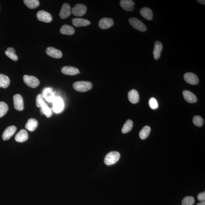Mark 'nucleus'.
Segmentation results:
<instances>
[{"instance_id": "obj_24", "label": "nucleus", "mask_w": 205, "mask_h": 205, "mask_svg": "<svg viewBox=\"0 0 205 205\" xmlns=\"http://www.w3.org/2000/svg\"><path fill=\"white\" fill-rule=\"evenodd\" d=\"M38 122L36 119L34 118H31L27 121L25 125V128L30 131H34L37 128Z\"/></svg>"}, {"instance_id": "obj_4", "label": "nucleus", "mask_w": 205, "mask_h": 205, "mask_svg": "<svg viewBox=\"0 0 205 205\" xmlns=\"http://www.w3.org/2000/svg\"><path fill=\"white\" fill-rule=\"evenodd\" d=\"M129 23L134 28L142 32L146 31L147 28L141 21L136 18H131L129 19Z\"/></svg>"}, {"instance_id": "obj_20", "label": "nucleus", "mask_w": 205, "mask_h": 205, "mask_svg": "<svg viewBox=\"0 0 205 205\" xmlns=\"http://www.w3.org/2000/svg\"><path fill=\"white\" fill-rule=\"evenodd\" d=\"M183 94L185 100L189 103H194L197 102V98L193 93L190 91L185 90L183 92Z\"/></svg>"}, {"instance_id": "obj_32", "label": "nucleus", "mask_w": 205, "mask_h": 205, "mask_svg": "<svg viewBox=\"0 0 205 205\" xmlns=\"http://www.w3.org/2000/svg\"><path fill=\"white\" fill-rule=\"evenodd\" d=\"M195 202L194 198L193 196H187L184 198L182 201V205H193Z\"/></svg>"}, {"instance_id": "obj_3", "label": "nucleus", "mask_w": 205, "mask_h": 205, "mask_svg": "<svg viewBox=\"0 0 205 205\" xmlns=\"http://www.w3.org/2000/svg\"><path fill=\"white\" fill-rule=\"evenodd\" d=\"M120 154L116 151H112L107 154L104 159V162L107 165H111L117 162L120 158Z\"/></svg>"}, {"instance_id": "obj_28", "label": "nucleus", "mask_w": 205, "mask_h": 205, "mask_svg": "<svg viewBox=\"0 0 205 205\" xmlns=\"http://www.w3.org/2000/svg\"><path fill=\"white\" fill-rule=\"evenodd\" d=\"M150 128L148 126H144L142 130H141L139 135L141 139L142 140H145L148 136L150 132Z\"/></svg>"}, {"instance_id": "obj_14", "label": "nucleus", "mask_w": 205, "mask_h": 205, "mask_svg": "<svg viewBox=\"0 0 205 205\" xmlns=\"http://www.w3.org/2000/svg\"><path fill=\"white\" fill-rule=\"evenodd\" d=\"M43 98L49 102H53L55 98V95L51 88H45L43 91Z\"/></svg>"}, {"instance_id": "obj_19", "label": "nucleus", "mask_w": 205, "mask_h": 205, "mask_svg": "<svg viewBox=\"0 0 205 205\" xmlns=\"http://www.w3.org/2000/svg\"><path fill=\"white\" fill-rule=\"evenodd\" d=\"M72 22L74 26L79 27L86 26L90 25L91 22L86 19L80 18H74L72 19Z\"/></svg>"}, {"instance_id": "obj_22", "label": "nucleus", "mask_w": 205, "mask_h": 205, "mask_svg": "<svg viewBox=\"0 0 205 205\" xmlns=\"http://www.w3.org/2000/svg\"><path fill=\"white\" fill-rule=\"evenodd\" d=\"M140 13L142 16L148 20H151L153 18V13L152 10L148 7H144L140 10Z\"/></svg>"}, {"instance_id": "obj_16", "label": "nucleus", "mask_w": 205, "mask_h": 205, "mask_svg": "<svg viewBox=\"0 0 205 205\" xmlns=\"http://www.w3.org/2000/svg\"><path fill=\"white\" fill-rule=\"evenodd\" d=\"M16 131L17 128L15 126H8L3 131L2 136L3 140L4 141L9 140L14 134Z\"/></svg>"}, {"instance_id": "obj_37", "label": "nucleus", "mask_w": 205, "mask_h": 205, "mask_svg": "<svg viewBox=\"0 0 205 205\" xmlns=\"http://www.w3.org/2000/svg\"><path fill=\"white\" fill-rule=\"evenodd\" d=\"M196 205H205V201H202V202L199 203Z\"/></svg>"}, {"instance_id": "obj_30", "label": "nucleus", "mask_w": 205, "mask_h": 205, "mask_svg": "<svg viewBox=\"0 0 205 205\" xmlns=\"http://www.w3.org/2000/svg\"><path fill=\"white\" fill-rule=\"evenodd\" d=\"M133 126V122L131 120H128L123 126L122 132L123 133H128L131 130Z\"/></svg>"}, {"instance_id": "obj_23", "label": "nucleus", "mask_w": 205, "mask_h": 205, "mask_svg": "<svg viewBox=\"0 0 205 205\" xmlns=\"http://www.w3.org/2000/svg\"><path fill=\"white\" fill-rule=\"evenodd\" d=\"M128 98L130 101L133 103H136L140 99L138 92L135 89H132L128 93Z\"/></svg>"}, {"instance_id": "obj_27", "label": "nucleus", "mask_w": 205, "mask_h": 205, "mask_svg": "<svg viewBox=\"0 0 205 205\" xmlns=\"http://www.w3.org/2000/svg\"><path fill=\"white\" fill-rule=\"evenodd\" d=\"M24 4L30 9H34L39 6V1L38 0H24Z\"/></svg>"}, {"instance_id": "obj_8", "label": "nucleus", "mask_w": 205, "mask_h": 205, "mask_svg": "<svg viewBox=\"0 0 205 205\" xmlns=\"http://www.w3.org/2000/svg\"><path fill=\"white\" fill-rule=\"evenodd\" d=\"M36 17L40 21L48 23L51 21L52 16L48 12L44 10H40L36 14Z\"/></svg>"}, {"instance_id": "obj_21", "label": "nucleus", "mask_w": 205, "mask_h": 205, "mask_svg": "<svg viewBox=\"0 0 205 205\" xmlns=\"http://www.w3.org/2000/svg\"><path fill=\"white\" fill-rule=\"evenodd\" d=\"M28 138L27 131L25 130L22 129L19 131L15 136L16 141L22 142L26 141Z\"/></svg>"}, {"instance_id": "obj_2", "label": "nucleus", "mask_w": 205, "mask_h": 205, "mask_svg": "<svg viewBox=\"0 0 205 205\" xmlns=\"http://www.w3.org/2000/svg\"><path fill=\"white\" fill-rule=\"evenodd\" d=\"M73 86L76 91L85 92L91 89L93 87V84L89 81H78L74 83Z\"/></svg>"}, {"instance_id": "obj_18", "label": "nucleus", "mask_w": 205, "mask_h": 205, "mask_svg": "<svg viewBox=\"0 0 205 205\" xmlns=\"http://www.w3.org/2000/svg\"><path fill=\"white\" fill-rule=\"evenodd\" d=\"M162 49V43L158 41L155 43V46L153 50V55L155 60H158L160 58Z\"/></svg>"}, {"instance_id": "obj_15", "label": "nucleus", "mask_w": 205, "mask_h": 205, "mask_svg": "<svg viewBox=\"0 0 205 205\" xmlns=\"http://www.w3.org/2000/svg\"><path fill=\"white\" fill-rule=\"evenodd\" d=\"M71 7L70 5L68 3H64L62 5L61 9L60 16L61 18L64 19L66 18L71 15Z\"/></svg>"}, {"instance_id": "obj_6", "label": "nucleus", "mask_w": 205, "mask_h": 205, "mask_svg": "<svg viewBox=\"0 0 205 205\" xmlns=\"http://www.w3.org/2000/svg\"><path fill=\"white\" fill-rule=\"evenodd\" d=\"M86 6L81 3L75 5L71 10L73 14L77 17L83 16L86 13Z\"/></svg>"}, {"instance_id": "obj_9", "label": "nucleus", "mask_w": 205, "mask_h": 205, "mask_svg": "<svg viewBox=\"0 0 205 205\" xmlns=\"http://www.w3.org/2000/svg\"><path fill=\"white\" fill-rule=\"evenodd\" d=\"M14 105L16 109L19 111H21L24 109L23 100L20 94L14 95L13 97Z\"/></svg>"}, {"instance_id": "obj_7", "label": "nucleus", "mask_w": 205, "mask_h": 205, "mask_svg": "<svg viewBox=\"0 0 205 205\" xmlns=\"http://www.w3.org/2000/svg\"><path fill=\"white\" fill-rule=\"evenodd\" d=\"M53 102V109L55 113H59L62 112L64 107L63 100L59 97H55Z\"/></svg>"}, {"instance_id": "obj_34", "label": "nucleus", "mask_w": 205, "mask_h": 205, "mask_svg": "<svg viewBox=\"0 0 205 205\" xmlns=\"http://www.w3.org/2000/svg\"><path fill=\"white\" fill-rule=\"evenodd\" d=\"M149 103L150 107L152 109H157L159 107L157 100L154 97L151 98L149 100Z\"/></svg>"}, {"instance_id": "obj_11", "label": "nucleus", "mask_w": 205, "mask_h": 205, "mask_svg": "<svg viewBox=\"0 0 205 205\" xmlns=\"http://www.w3.org/2000/svg\"><path fill=\"white\" fill-rule=\"evenodd\" d=\"M114 24V21L112 19L110 18H102L99 21L98 26L100 28L106 29L109 28Z\"/></svg>"}, {"instance_id": "obj_33", "label": "nucleus", "mask_w": 205, "mask_h": 205, "mask_svg": "<svg viewBox=\"0 0 205 205\" xmlns=\"http://www.w3.org/2000/svg\"><path fill=\"white\" fill-rule=\"evenodd\" d=\"M193 122L195 126H202L204 124V119L201 116H194L193 119Z\"/></svg>"}, {"instance_id": "obj_25", "label": "nucleus", "mask_w": 205, "mask_h": 205, "mask_svg": "<svg viewBox=\"0 0 205 205\" xmlns=\"http://www.w3.org/2000/svg\"><path fill=\"white\" fill-rule=\"evenodd\" d=\"M61 33L64 35H72L74 34V27L69 25H64L62 26L60 29Z\"/></svg>"}, {"instance_id": "obj_12", "label": "nucleus", "mask_w": 205, "mask_h": 205, "mask_svg": "<svg viewBox=\"0 0 205 205\" xmlns=\"http://www.w3.org/2000/svg\"><path fill=\"white\" fill-rule=\"evenodd\" d=\"M46 54L53 58L59 59L62 56V53L60 50L52 47H49L46 50Z\"/></svg>"}, {"instance_id": "obj_29", "label": "nucleus", "mask_w": 205, "mask_h": 205, "mask_svg": "<svg viewBox=\"0 0 205 205\" xmlns=\"http://www.w3.org/2000/svg\"><path fill=\"white\" fill-rule=\"evenodd\" d=\"M6 55L11 60L14 61H17L18 60V57L16 54L15 50L13 48L10 47L7 48V49L5 52Z\"/></svg>"}, {"instance_id": "obj_13", "label": "nucleus", "mask_w": 205, "mask_h": 205, "mask_svg": "<svg viewBox=\"0 0 205 205\" xmlns=\"http://www.w3.org/2000/svg\"><path fill=\"white\" fill-rule=\"evenodd\" d=\"M120 4L122 8L126 11H132L134 8L135 3L131 0H121Z\"/></svg>"}, {"instance_id": "obj_5", "label": "nucleus", "mask_w": 205, "mask_h": 205, "mask_svg": "<svg viewBox=\"0 0 205 205\" xmlns=\"http://www.w3.org/2000/svg\"><path fill=\"white\" fill-rule=\"evenodd\" d=\"M23 79L25 84L29 87L36 88L40 84L39 79L34 76L25 75L23 76Z\"/></svg>"}, {"instance_id": "obj_36", "label": "nucleus", "mask_w": 205, "mask_h": 205, "mask_svg": "<svg viewBox=\"0 0 205 205\" xmlns=\"http://www.w3.org/2000/svg\"><path fill=\"white\" fill-rule=\"evenodd\" d=\"M198 2L203 5H205V1L204 0H198L197 1Z\"/></svg>"}, {"instance_id": "obj_31", "label": "nucleus", "mask_w": 205, "mask_h": 205, "mask_svg": "<svg viewBox=\"0 0 205 205\" xmlns=\"http://www.w3.org/2000/svg\"><path fill=\"white\" fill-rule=\"evenodd\" d=\"M8 109V106L7 104L2 102H0V117L6 114Z\"/></svg>"}, {"instance_id": "obj_10", "label": "nucleus", "mask_w": 205, "mask_h": 205, "mask_svg": "<svg viewBox=\"0 0 205 205\" xmlns=\"http://www.w3.org/2000/svg\"><path fill=\"white\" fill-rule=\"evenodd\" d=\"M184 79L189 84L195 85L199 83V80L198 76L192 73H187L184 74Z\"/></svg>"}, {"instance_id": "obj_17", "label": "nucleus", "mask_w": 205, "mask_h": 205, "mask_svg": "<svg viewBox=\"0 0 205 205\" xmlns=\"http://www.w3.org/2000/svg\"><path fill=\"white\" fill-rule=\"evenodd\" d=\"M61 72L63 74L69 75H74L80 73L79 69L76 67L66 66L62 68Z\"/></svg>"}, {"instance_id": "obj_35", "label": "nucleus", "mask_w": 205, "mask_h": 205, "mask_svg": "<svg viewBox=\"0 0 205 205\" xmlns=\"http://www.w3.org/2000/svg\"><path fill=\"white\" fill-rule=\"evenodd\" d=\"M198 199L199 201H205V192L201 193L198 194Z\"/></svg>"}, {"instance_id": "obj_26", "label": "nucleus", "mask_w": 205, "mask_h": 205, "mask_svg": "<svg viewBox=\"0 0 205 205\" xmlns=\"http://www.w3.org/2000/svg\"><path fill=\"white\" fill-rule=\"evenodd\" d=\"M10 83V80L7 76L0 74V88H7Z\"/></svg>"}, {"instance_id": "obj_1", "label": "nucleus", "mask_w": 205, "mask_h": 205, "mask_svg": "<svg viewBox=\"0 0 205 205\" xmlns=\"http://www.w3.org/2000/svg\"><path fill=\"white\" fill-rule=\"evenodd\" d=\"M43 99L42 94L38 95L36 98V105L38 107H41V112L42 114L45 115L47 117H49L52 115V110Z\"/></svg>"}]
</instances>
